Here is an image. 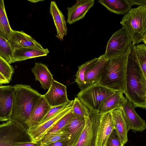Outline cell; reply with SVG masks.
Segmentation results:
<instances>
[{
	"label": "cell",
	"mask_w": 146,
	"mask_h": 146,
	"mask_svg": "<svg viewBox=\"0 0 146 146\" xmlns=\"http://www.w3.org/2000/svg\"><path fill=\"white\" fill-rule=\"evenodd\" d=\"M47 48L32 47L17 49L13 51L11 63L30 58L46 56L49 53Z\"/></svg>",
	"instance_id": "ac0fdd59"
},
{
	"label": "cell",
	"mask_w": 146,
	"mask_h": 146,
	"mask_svg": "<svg viewBox=\"0 0 146 146\" xmlns=\"http://www.w3.org/2000/svg\"><path fill=\"white\" fill-rule=\"evenodd\" d=\"M107 61V60L102 54L99 57L98 60L85 71L84 80L86 88L98 82Z\"/></svg>",
	"instance_id": "d6986e66"
},
{
	"label": "cell",
	"mask_w": 146,
	"mask_h": 146,
	"mask_svg": "<svg viewBox=\"0 0 146 146\" xmlns=\"http://www.w3.org/2000/svg\"><path fill=\"white\" fill-rule=\"evenodd\" d=\"M85 118L73 114L61 131L68 134L67 142L69 146H74L77 143L85 126Z\"/></svg>",
	"instance_id": "4fadbf2b"
},
{
	"label": "cell",
	"mask_w": 146,
	"mask_h": 146,
	"mask_svg": "<svg viewBox=\"0 0 146 146\" xmlns=\"http://www.w3.org/2000/svg\"><path fill=\"white\" fill-rule=\"evenodd\" d=\"M106 146H123L121 142L115 129L109 137Z\"/></svg>",
	"instance_id": "d6a6232c"
},
{
	"label": "cell",
	"mask_w": 146,
	"mask_h": 146,
	"mask_svg": "<svg viewBox=\"0 0 146 146\" xmlns=\"http://www.w3.org/2000/svg\"><path fill=\"white\" fill-rule=\"evenodd\" d=\"M127 54L107 60L98 83L114 91L124 93Z\"/></svg>",
	"instance_id": "3957f363"
},
{
	"label": "cell",
	"mask_w": 146,
	"mask_h": 146,
	"mask_svg": "<svg viewBox=\"0 0 146 146\" xmlns=\"http://www.w3.org/2000/svg\"><path fill=\"white\" fill-rule=\"evenodd\" d=\"M68 134L64 131L60 132L46 137H44L39 141L42 145H48L63 140L67 141Z\"/></svg>",
	"instance_id": "f546056e"
},
{
	"label": "cell",
	"mask_w": 146,
	"mask_h": 146,
	"mask_svg": "<svg viewBox=\"0 0 146 146\" xmlns=\"http://www.w3.org/2000/svg\"><path fill=\"white\" fill-rule=\"evenodd\" d=\"M115 129L122 144L123 146L128 139V127L123 117L121 108L111 111Z\"/></svg>",
	"instance_id": "7402d4cb"
},
{
	"label": "cell",
	"mask_w": 146,
	"mask_h": 146,
	"mask_svg": "<svg viewBox=\"0 0 146 146\" xmlns=\"http://www.w3.org/2000/svg\"><path fill=\"white\" fill-rule=\"evenodd\" d=\"M72 114V107L71 110L61 118L50 129L44 137H46L61 131L62 129L68 122L71 117Z\"/></svg>",
	"instance_id": "83f0119b"
},
{
	"label": "cell",
	"mask_w": 146,
	"mask_h": 146,
	"mask_svg": "<svg viewBox=\"0 0 146 146\" xmlns=\"http://www.w3.org/2000/svg\"><path fill=\"white\" fill-rule=\"evenodd\" d=\"M131 6L137 5L138 6L146 7V0H128Z\"/></svg>",
	"instance_id": "d590c367"
},
{
	"label": "cell",
	"mask_w": 146,
	"mask_h": 146,
	"mask_svg": "<svg viewBox=\"0 0 146 146\" xmlns=\"http://www.w3.org/2000/svg\"><path fill=\"white\" fill-rule=\"evenodd\" d=\"M73 101V100H70L68 105L61 111L46 121L30 127L27 132L32 141L34 142H39L47 131L71 110Z\"/></svg>",
	"instance_id": "9c48e42d"
},
{
	"label": "cell",
	"mask_w": 146,
	"mask_h": 146,
	"mask_svg": "<svg viewBox=\"0 0 146 146\" xmlns=\"http://www.w3.org/2000/svg\"><path fill=\"white\" fill-rule=\"evenodd\" d=\"M13 30L6 12L3 0H0V36L8 40Z\"/></svg>",
	"instance_id": "d4e9b609"
},
{
	"label": "cell",
	"mask_w": 146,
	"mask_h": 146,
	"mask_svg": "<svg viewBox=\"0 0 146 146\" xmlns=\"http://www.w3.org/2000/svg\"><path fill=\"white\" fill-rule=\"evenodd\" d=\"M100 116L98 111H90L89 115L85 118L84 129L74 146H97Z\"/></svg>",
	"instance_id": "ba28073f"
},
{
	"label": "cell",
	"mask_w": 146,
	"mask_h": 146,
	"mask_svg": "<svg viewBox=\"0 0 146 146\" xmlns=\"http://www.w3.org/2000/svg\"><path fill=\"white\" fill-rule=\"evenodd\" d=\"M132 43L129 35L122 27L113 33L107 43L103 55L108 60L126 54Z\"/></svg>",
	"instance_id": "52a82bcc"
},
{
	"label": "cell",
	"mask_w": 146,
	"mask_h": 146,
	"mask_svg": "<svg viewBox=\"0 0 146 146\" xmlns=\"http://www.w3.org/2000/svg\"><path fill=\"white\" fill-rule=\"evenodd\" d=\"M42 96L51 107L66 104L69 101L66 86L54 80L48 91Z\"/></svg>",
	"instance_id": "8fae6325"
},
{
	"label": "cell",
	"mask_w": 146,
	"mask_h": 146,
	"mask_svg": "<svg viewBox=\"0 0 146 146\" xmlns=\"http://www.w3.org/2000/svg\"><path fill=\"white\" fill-rule=\"evenodd\" d=\"M122 26L129 35L132 44H146V7L131 8L122 19Z\"/></svg>",
	"instance_id": "277c9868"
},
{
	"label": "cell",
	"mask_w": 146,
	"mask_h": 146,
	"mask_svg": "<svg viewBox=\"0 0 146 146\" xmlns=\"http://www.w3.org/2000/svg\"><path fill=\"white\" fill-rule=\"evenodd\" d=\"M51 108L42 95L32 111L27 124V131L30 127L39 123Z\"/></svg>",
	"instance_id": "44dd1931"
},
{
	"label": "cell",
	"mask_w": 146,
	"mask_h": 146,
	"mask_svg": "<svg viewBox=\"0 0 146 146\" xmlns=\"http://www.w3.org/2000/svg\"><path fill=\"white\" fill-rule=\"evenodd\" d=\"M126 101L123 93L115 91L114 94L106 99L102 103L98 111L100 115L111 112L121 108Z\"/></svg>",
	"instance_id": "603a6c76"
},
{
	"label": "cell",
	"mask_w": 146,
	"mask_h": 146,
	"mask_svg": "<svg viewBox=\"0 0 146 146\" xmlns=\"http://www.w3.org/2000/svg\"><path fill=\"white\" fill-rule=\"evenodd\" d=\"M100 115L97 146H106L109 137L115 129L114 124L111 112Z\"/></svg>",
	"instance_id": "2e32d148"
},
{
	"label": "cell",
	"mask_w": 146,
	"mask_h": 146,
	"mask_svg": "<svg viewBox=\"0 0 146 146\" xmlns=\"http://www.w3.org/2000/svg\"><path fill=\"white\" fill-rule=\"evenodd\" d=\"M7 40L13 51L23 48L42 47L40 43L22 31L13 30Z\"/></svg>",
	"instance_id": "9a60e30c"
},
{
	"label": "cell",
	"mask_w": 146,
	"mask_h": 146,
	"mask_svg": "<svg viewBox=\"0 0 146 146\" xmlns=\"http://www.w3.org/2000/svg\"><path fill=\"white\" fill-rule=\"evenodd\" d=\"M115 93V91L98 83L80 90L77 97L90 111L98 112L103 102Z\"/></svg>",
	"instance_id": "5b68a950"
},
{
	"label": "cell",
	"mask_w": 146,
	"mask_h": 146,
	"mask_svg": "<svg viewBox=\"0 0 146 146\" xmlns=\"http://www.w3.org/2000/svg\"><path fill=\"white\" fill-rule=\"evenodd\" d=\"M43 146H69L66 140H61L48 145H42Z\"/></svg>",
	"instance_id": "e575fe53"
},
{
	"label": "cell",
	"mask_w": 146,
	"mask_h": 146,
	"mask_svg": "<svg viewBox=\"0 0 146 146\" xmlns=\"http://www.w3.org/2000/svg\"><path fill=\"white\" fill-rule=\"evenodd\" d=\"M72 110L75 115L85 118L89 115L90 111L77 97L73 100Z\"/></svg>",
	"instance_id": "f1b7e54d"
},
{
	"label": "cell",
	"mask_w": 146,
	"mask_h": 146,
	"mask_svg": "<svg viewBox=\"0 0 146 146\" xmlns=\"http://www.w3.org/2000/svg\"><path fill=\"white\" fill-rule=\"evenodd\" d=\"M28 1L32 3H37L38 1H40V0H28Z\"/></svg>",
	"instance_id": "74e56055"
},
{
	"label": "cell",
	"mask_w": 146,
	"mask_h": 146,
	"mask_svg": "<svg viewBox=\"0 0 146 146\" xmlns=\"http://www.w3.org/2000/svg\"><path fill=\"white\" fill-rule=\"evenodd\" d=\"M9 82L0 73V86L3 84H7Z\"/></svg>",
	"instance_id": "8d00e7d4"
},
{
	"label": "cell",
	"mask_w": 146,
	"mask_h": 146,
	"mask_svg": "<svg viewBox=\"0 0 146 146\" xmlns=\"http://www.w3.org/2000/svg\"><path fill=\"white\" fill-rule=\"evenodd\" d=\"M99 3L109 11L118 15H125L131 9L128 0H98Z\"/></svg>",
	"instance_id": "cb8c5ba5"
},
{
	"label": "cell",
	"mask_w": 146,
	"mask_h": 146,
	"mask_svg": "<svg viewBox=\"0 0 146 146\" xmlns=\"http://www.w3.org/2000/svg\"><path fill=\"white\" fill-rule=\"evenodd\" d=\"M99 57L95 58L92 59L87 61L78 67V70L76 75L75 82L81 90L86 88V86L84 80V74L85 71L98 60Z\"/></svg>",
	"instance_id": "484cf974"
},
{
	"label": "cell",
	"mask_w": 146,
	"mask_h": 146,
	"mask_svg": "<svg viewBox=\"0 0 146 146\" xmlns=\"http://www.w3.org/2000/svg\"><path fill=\"white\" fill-rule=\"evenodd\" d=\"M14 86L13 106L9 120L18 123L27 131V124L32 111L42 95L30 85L16 84Z\"/></svg>",
	"instance_id": "7a4b0ae2"
},
{
	"label": "cell",
	"mask_w": 146,
	"mask_h": 146,
	"mask_svg": "<svg viewBox=\"0 0 146 146\" xmlns=\"http://www.w3.org/2000/svg\"><path fill=\"white\" fill-rule=\"evenodd\" d=\"M30 141L27 131L18 123L9 120L0 124V146H15L19 143Z\"/></svg>",
	"instance_id": "8992f818"
},
{
	"label": "cell",
	"mask_w": 146,
	"mask_h": 146,
	"mask_svg": "<svg viewBox=\"0 0 146 146\" xmlns=\"http://www.w3.org/2000/svg\"><path fill=\"white\" fill-rule=\"evenodd\" d=\"M50 13L52 17L56 29V36L62 40L67 33L66 21L64 16L54 1H51Z\"/></svg>",
	"instance_id": "e0dca14e"
},
{
	"label": "cell",
	"mask_w": 146,
	"mask_h": 146,
	"mask_svg": "<svg viewBox=\"0 0 146 146\" xmlns=\"http://www.w3.org/2000/svg\"><path fill=\"white\" fill-rule=\"evenodd\" d=\"M132 43L127 54L124 94L134 108H146V77L140 68Z\"/></svg>",
	"instance_id": "6da1fadb"
},
{
	"label": "cell",
	"mask_w": 146,
	"mask_h": 146,
	"mask_svg": "<svg viewBox=\"0 0 146 146\" xmlns=\"http://www.w3.org/2000/svg\"><path fill=\"white\" fill-rule=\"evenodd\" d=\"M31 71L35 76V80L39 82L41 87L48 90L54 79L47 66L41 62H35Z\"/></svg>",
	"instance_id": "ffe728a7"
},
{
	"label": "cell",
	"mask_w": 146,
	"mask_h": 146,
	"mask_svg": "<svg viewBox=\"0 0 146 146\" xmlns=\"http://www.w3.org/2000/svg\"><path fill=\"white\" fill-rule=\"evenodd\" d=\"M14 72L13 67L0 57V73L9 82Z\"/></svg>",
	"instance_id": "4dcf8cb0"
},
{
	"label": "cell",
	"mask_w": 146,
	"mask_h": 146,
	"mask_svg": "<svg viewBox=\"0 0 146 146\" xmlns=\"http://www.w3.org/2000/svg\"><path fill=\"white\" fill-rule=\"evenodd\" d=\"M15 146H43L40 141L34 142L32 141L20 142Z\"/></svg>",
	"instance_id": "836d02e7"
},
{
	"label": "cell",
	"mask_w": 146,
	"mask_h": 146,
	"mask_svg": "<svg viewBox=\"0 0 146 146\" xmlns=\"http://www.w3.org/2000/svg\"><path fill=\"white\" fill-rule=\"evenodd\" d=\"M121 108L129 131L142 132L146 129L145 121L136 112L132 103L127 98Z\"/></svg>",
	"instance_id": "30bf717a"
},
{
	"label": "cell",
	"mask_w": 146,
	"mask_h": 146,
	"mask_svg": "<svg viewBox=\"0 0 146 146\" xmlns=\"http://www.w3.org/2000/svg\"><path fill=\"white\" fill-rule=\"evenodd\" d=\"M94 0H77L71 7L67 8V22L72 24L84 18L86 15L94 5Z\"/></svg>",
	"instance_id": "5bb4252c"
},
{
	"label": "cell",
	"mask_w": 146,
	"mask_h": 146,
	"mask_svg": "<svg viewBox=\"0 0 146 146\" xmlns=\"http://www.w3.org/2000/svg\"><path fill=\"white\" fill-rule=\"evenodd\" d=\"M15 88L11 85L0 86V121H9L12 109Z\"/></svg>",
	"instance_id": "7c38bea8"
},
{
	"label": "cell",
	"mask_w": 146,
	"mask_h": 146,
	"mask_svg": "<svg viewBox=\"0 0 146 146\" xmlns=\"http://www.w3.org/2000/svg\"><path fill=\"white\" fill-rule=\"evenodd\" d=\"M13 52L7 40L0 36V57L11 64Z\"/></svg>",
	"instance_id": "4316f807"
},
{
	"label": "cell",
	"mask_w": 146,
	"mask_h": 146,
	"mask_svg": "<svg viewBox=\"0 0 146 146\" xmlns=\"http://www.w3.org/2000/svg\"><path fill=\"white\" fill-rule=\"evenodd\" d=\"M70 101V100H69L68 103L66 104L51 107L45 116L41 121L37 124L42 123L46 121L59 113L68 105Z\"/></svg>",
	"instance_id": "1f68e13d"
}]
</instances>
